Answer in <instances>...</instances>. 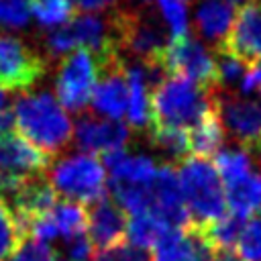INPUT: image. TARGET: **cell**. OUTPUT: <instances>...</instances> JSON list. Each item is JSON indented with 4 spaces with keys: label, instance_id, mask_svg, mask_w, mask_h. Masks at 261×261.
<instances>
[{
    "label": "cell",
    "instance_id": "obj_1",
    "mask_svg": "<svg viewBox=\"0 0 261 261\" xmlns=\"http://www.w3.org/2000/svg\"><path fill=\"white\" fill-rule=\"evenodd\" d=\"M216 90L179 75H165L151 90V126L194 128L214 110Z\"/></svg>",
    "mask_w": 261,
    "mask_h": 261
},
{
    "label": "cell",
    "instance_id": "obj_2",
    "mask_svg": "<svg viewBox=\"0 0 261 261\" xmlns=\"http://www.w3.org/2000/svg\"><path fill=\"white\" fill-rule=\"evenodd\" d=\"M16 128L49 157L63 151L73 137L71 118L49 92L20 94L12 106Z\"/></svg>",
    "mask_w": 261,
    "mask_h": 261
},
{
    "label": "cell",
    "instance_id": "obj_3",
    "mask_svg": "<svg viewBox=\"0 0 261 261\" xmlns=\"http://www.w3.org/2000/svg\"><path fill=\"white\" fill-rule=\"evenodd\" d=\"M184 200L188 210L198 224L214 222L226 216V196L224 184L220 181V173L216 165L202 157H188L179 163L177 169Z\"/></svg>",
    "mask_w": 261,
    "mask_h": 261
},
{
    "label": "cell",
    "instance_id": "obj_4",
    "mask_svg": "<svg viewBox=\"0 0 261 261\" xmlns=\"http://www.w3.org/2000/svg\"><path fill=\"white\" fill-rule=\"evenodd\" d=\"M47 179L57 192L77 204H94L106 198V167L90 153L67 155L47 169Z\"/></svg>",
    "mask_w": 261,
    "mask_h": 261
},
{
    "label": "cell",
    "instance_id": "obj_5",
    "mask_svg": "<svg viewBox=\"0 0 261 261\" xmlns=\"http://www.w3.org/2000/svg\"><path fill=\"white\" fill-rule=\"evenodd\" d=\"M100 75V59L88 49H77L63 57L55 75V98L65 110L80 112L92 102V92Z\"/></svg>",
    "mask_w": 261,
    "mask_h": 261
},
{
    "label": "cell",
    "instance_id": "obj_6",
    "mask_svg": "<svg viewBox=\"0 0 261 261\" xmlns=\"http://www.w3.org/2000/svg\"><path fill=\"white\" fill-rule=\"evenodd\" d=\"M51 157L14 133L0 137V198H8L31 177L45 175Z\"/></svg>",
    "mask_w": 261,
    "mask_h": 261
},
{
    "label": "cell",
    "instance_id": "obj_7",
    "mask_svg": "<svg viewBox=\"0 0 261 261\" xmlns=\"http://www.w3.org/2000/svg\"><path fill=\"white\" fill-rule=\"evenodd\" d=\"M157 65L165 75H179L190 82H196L208 90L218 88V71L216 57L208 51V47L192 37L169 41L167 49L159 57Z\"/></svg>",
    "mask_w": 261,
    "mask_h": 261
},
{
    "label": "cell",
    "instance_id": "obj_8",
    "mask_svg": "<svg viewBox=\"0 0 261 261\" xmlns=\"http://www.w3.org/2000/svg\"><path fill=\"white\" fill-rule=\"evenodd\" d=\"M118 49H126L143 63H157L167 49V37L159 22L139 12H118L112 18Z\"/></svg>",
    "mask_w": 261,
    "mask_h": 261
},
{
    "label": "cell",
    "instance_id": "obj_9",
    "mask_svg": "<svg viewBox=\"0 0 261 261\" xmlns=\"http://www.w3.org/2000/svg\"><path fill=\"white\" fill-rule=\"evenodd\" d=\"M214 110L224 130L232 135L243 149L249 153L261 151V102L245 96L216 94Z\"/></svg>",
    "mask_w": 261,
    "mask_h": 261
},
{
    "label": "cell",
    "instance_id": "obj_10",
    "mask_svg": "<svg viewBox=\"0 0 261 261\" xmlns=\"http://www.w3.org/2000/svg\"><path fill=\"white\" fill-rule=\"evenodd\" d=\"M45 73V61L14 35L0 33V88L29 90Z\"/></svg>",
    "mask_w": 261,
    "mask_h": 261
},
{
    "label": "cell",
    "instance_id": "obj_11",
    "mask_svg": "<svg viewBox=\"0 0 261 261\" xmlns=\"http://www.w3.org/2000/svg\"><path fill=\"white\" fill-rule=\"evenodd\" d=\"M94 112L108 120H118L128 110V75L120 53H114L100 61V75L92 92Z\"/></svg>",
    "mask_w": 261,
    "mask_h": 261
},
{
    "label": "cell",
    "instance_id": "obj_12",
    "mask_svg": "<svg viewBox=\"0 0 261 261\" xmlns=\"http://www.w3.org/2000/svg\"><path fill=\"white\" fill-rule=\"evenodd\" d=\"M151 214H155L169 228H188L194 218L184 200L177 169L173 165H161L151 184Z\"/></svg>",
    "mask_w": 261,
    "mask_h": 261
},
{
    "label": "cell",
    "instance_id": "obj_13",
    "mask_svg": "<svg viewBox=\"0 0 261 261\" xmlns=\"http://www.w3.org/2000/svg\"><path fill=\"white\" fill-rule=\"evenodd\" d=\"M216 249L202 224L169 228L153 247V261H214Z\"/></svg>",
    "mask_w": 261,
    "mask_h": 261
},
{
    "label": "cell",
    "instance_id": "obj_14",
    "mask_svg": "<svg viewBox=\"0 0 261 261\" xmlns=\"http://www.w3.org/2000/svg\"><path fill=\"white\" fill-rule=\"evenodd\" d=\"M130 139V128L120 120H104L98 116H84L73 130V143L82 153H110L124 149Z\"/></svg>",
    "mask_w": 261,
    "mask_h": 261
},
{
    "label": "cell",
    "instance_id": "obj_15",
    "mask_svg": "<svg viewBox=\"0 0 261 261\" xmlns=\"http://www.w3.org/2000/svg\"><path fill=\"white\" fill-rule=\"evenodd\" d=\"M220 51L245 63H261V4L249 2L239 10L232 31Z\"/></svg>",
    "mask_w": 261,
    "mask_h": 261
},
{
    "label": "cell",
    "instance_id": "obj_16",
    "mask_svg": "<svg viewBox=\"0 0 261 261\" xmlns=\"http://www.w3.org/2000/svg\"><path fill=\"white\" fill-rule=\"evenodd\" d=\"M126 222L124 210L108 196L94 202L88 210V234L98 249L120 243L126 237Z\"/></svg>",
    "mask_w": 261,
    "mask_h": 261
},
{
    "label": "cell",
    "instance_id": "obj_17",
    "mask_svg": "<svg viewBox=\"0 0 261 261\" xmlns=\"http://www.w3.org/2000/svg\"><path fill=\"white\" fill-rule=\"evenodd\" d=\"M102 163L110 173V186H151L159 169L151 157L128 155L124 149L106 153Z\"/></svg>",
    "mask_w": 261,
    "mask_h": 261
},
{
    "label": "cell",
    "instance_id": "obj_18",
    "mask_svg": "<svg viewBox=\"0 0 261 261\" xmlns=\"http://www.w3.org/2000/svg\"><path fill=\"white\" fill-rule=\"evenodd\" d=\"M234 18H237L234 8L226 0H202L196 6V14H194V22H196L198 33L206 41L216 43L218 49L228 39L232 24H234Z\"/></svg>",
    "mask_w": 261,
    "mask_h": 261
},
{
    "label": "cell",
    "instance_id": "obj_19",
    "mask_svg": "<svg viewBox=\"0 0 261 261\" xmlns=\"http://www.w3.org/2000/svg\"><path fill=\"white\" fill-rule=\"evenodd\" d=\"M226 206L232 214L245 218L261 210V173L251 169L249 173L224 184Z\"/></svg>",
    "mask_w": 261,
    "mask_h": 261
},
{
    "label": "cell",
    "instance_id": "obj_20",
    "mask_svg": "<svg viewBox=\"0 0 261 261\" xmlns=\"http://www.w3.org/2000/svg\"><path fill=\"white\" fill-rule=\"evenodd\" d=\"M224 126L220 118L216 116V110H212L202 122H198L190 133V147L194 157H214L224 143Z\"/></svg>",
    "mask_w": 261,
    "mask_h": 261
},
{
    "label": "cell",
    "instance_id": "obj_21",
    "mask_svg": "<svg viewBox=\"0 0 261 261\" xmlns=\"http://www.w3.org/2000/svg\"><path fill=\"white\" fill-rule=\"evenodd\" d=\"M149 143L165 153L171 161H186L192 153L190 147V133L184 128H169V126H149L147 130Z\"/></svg>",
    "mask_w": 261,
    "mask_h": 261
},
{
    "label": "cell",
    "instance_id": "obj_22",
    "mask_svg": "<svg viewBox=\"0 0 261 261\" xmlns=\"http://www.w3.org/2000/svg\"><path fill=\"white\" fill-rule=\"evenodd\" d=\"M169 230V226L165 222H161L155 214L151 212H141V214H133L126 222V237L133 241V245L143 247V249H151L157 245V241Z\"/></svg>",
    "mask_w": 261,
    "mask_h": 261
},
{
    "label": "cell",
    "instance_id": "obj_23",
    "mask_svg": "<svg viewBox=\"0 0 261 261\" xmlns=\"http://www.w3.org/2000/svg\"><path fill=\"white\" fill-rule=\"evenodd\" d=\"M51 218L57 226L59 237L63 239H69L88 230V210L77 202L59 200L51 210Z\"/></svg>",
    "mask_w": 261,
    "mask_h": 261
},
{
    "label": "cell",
    "instance_id": "obj_24",
    "mask_svg": "<svg viewBox=\"0 0 261 261\" xmlns=\"http://www.w3.org/2000/svg\"><path fill=\"white\" fill-rule=\"evenodd\" d=\"M214 163H216V169H218L220 177L224 179V184L232 181L253 169L251 153L243 147H222L214 155Z\"/></svg>",
    "mask_w": 261,
    "mask_h": 261
},
{
    "label": "cell",
    "instance_id": "obj_25",
    "mask_svg": "<svg viewBox=\"0 0 261 261\" xmlns=\"http://www.w3.org/2000/svg\"><path fill=\"white\" fill-rule=\"evenodd\" d=\"M155 4L171 41L190 37V16L186 0H155Z\"/></svg>",
    "mask_w": 261,
    "mask_h": 261
},
{
    "label": "cell",
    "instance_id": "obj_26",
    "mask_svg": "<svg viewBox=\"0 0 261 261\" xmlns=\"http://www.w3.org/2000/svg\"><path fill=\"white\" fill-rule=\"evenodd\" d=\"M31 14L43 27H63L71 20L73 2L71 0H27Z\"/></svg>",
    "mask_w": 261,
    "mask_h": 261
},
{
    "label": "cell",
    "instance_id": "obj_27",
    "mask_svg": "<svg viewBox=\"0 0 261 261\" xmlns=\"http://www.w3.org/2000/svg\"><path fill=\"white\" fill-rule=\"evenodd\" d=\"M210 243L214 245V249H234V245L239 243V237L243 232V218L237 216V214H226L214 222H208V224H202Z\"/></svg>",
    "mask_w": 261,
    "mask_h": 261
},
{
    "label": "cell",
    "instance_id": "obj_28",
    "mask_svg": "<svg viewBox=\"0 0 261 261\" xmlns=\"http://www.w3.org/2000/svg\"><path fill=\"white\" fill-rule=\"evenodd\" d=\"M24 234L18 226V220L4 198H0V261H6L16 247L22 243Z\"/></svg>",
    "mask_w": 261,
    "mask_h": 261
},
{
    "label": "cell",
    "instance_id": "obj_29",
    "mask_svg": "<svg viewBox=\"0 0 261 261\" xmlns=\"http://www.w3.org/2000/svg\"><path fill=\"white\" fill-rule=\"evenodd\" d=\"M92 261H153V253L133 243H116L106 249H98Z\"/></svg>",
    "mask_w": 261,
    "mask_h": 261
},
{
    "label": "cell",
    "instance_id": "obj_30",
    "mask_svg": "<svg viewBox=\"0 0 261 261\" xmlns=\"http://www.w3.org/2000/svg\"><path fill=\"white\" fill-rule=\"evenodd\" d=\"M237 249L245 261H261V216L245 222Z\"/></svg>",
    "mask_w": 261,
    "mask_h": 261
},
{
    "label": "cell",
    "instance_id": "obj_31",
    "mask_svg": "<svg viewBox=\"0 0 261 261\" xmlns=\"http://www.w3.org/2000/svg\"><path fill=\"white\" fill-rule=\"evenodd\" d=\"M251 63H245L243 59L230 55V53H222L216 59V71H218V86H241L247 69Z\"/></svg>",
    "mask_w": 261,
    "mask_h": 261
},
{
    "label": "cell",
    "instance_id": "obj_32",
    "mask_svg": "<svg viewBox=\"0 0 261 261\" xmlns=\"http://www.w3.org/2000/svg\"><path fill=\"white\" fill-rule=\"evenodd\" d=\"M6 261H57V255L47 243H41L33 237H24Z\"/></svg>",
    "mask_w": 261,
    "mask_h": 261
},
{
    "label": "cell",
    "instance_id": "obj_33",
    "mask_svg": "<svg viewBox=\"0 0 261 261\" xmlns=\"http://www.w3.org/2000/svg\"><path fill=\"white\" fill-rule=\"evenodd\" d=\"M31 20V8L27 0H0V27L24 29Z\"/></svg>",
    "mask_w": 261,
    "mask_h": 261
},
{
    "label": "cell",
    "instance_id": "obj_34",
    "mask_svg": "<svg viewBox=\"0 0 261 261\" xmlns=\"http://www.w3.org/2000/svg\"><path fill=\"white\" fill-rule=\"evenodd\" d=\"M59 255H63L67 261H92L94 257V243L90 239V234L82 232L69 239H63L61 251H57Z\"/></svg>",
    "mask_w": 261,
    "mask_h": 261
},
{
    "label": "cell",
    "instance_id": "obj_35",
    "mask_svg": "<svg viewBox=\"0 0 261 261\" xmlns=\"http://www.w3.org/2000/svg\"><path fill=\"white\" fill-rule=\"evenodd\" d=\"M73 6H77L84 14H96L114 4V0H71Z\"/></svg>",
    "mask_w": 261,
    "mask_h": 261
},
{
    "label": "cell",
    "instance_id": "obj_36",
    "mask_svg": "<svg viewBox=\"0 0 261 261\" xmlns=\"http://www.w3.org/2000/svg\"><path fill=\"white\" fill-rule=\"evenodd\" d=\"M14 128V112L12 110H0V137L10 135Z\"/></svg>",
    "mask_w": 261,
    "mask_h": 261
},
{
    "label": "cell",
    "instance_id": "obj_37",
    "mask_svg": "<svg viewBox=\"0 0 261 261\" xmlns=\"http://www.w3.org/2000/svg\"><path fill=\"white\" fill-rule=\"evenodd\" d=\"M214 261H245L237 249H218Z\"/></svg>",
    "mask_w": 261,
    "mask_h": 261
},
{
    "label": "cell",
    "instance_id": "obj_38",
    "mask_svg": "<svg viewBox=\"0 0 261 261\" xmlns=\"http://www.w3.org/2000/svg\"><path fill=\"white\" fill-rule=\"evenodd\" d=\"M0 110H8V94L4 88H0Z\"/></svg>",
    "mask_w": 261,
    "mask_h": 261
},
{
    "label": "cell",
    "instance_id": "obj_39",
    "mask_svg": "<svg viewBox=\"0 0 261 261\" xmlns=\"http://www.w3.org/2000/svg\"><path fill=\"white\" fill-rule=\"evenodd\" d=\"M257 92L261 94V63H259V88H257Z\"/></svg>",
    "mask_w": 261,
    "mask_h": 261
},
{
    "label": "cell",
    "instance_id": "obj_40",
    "mask_svg": "<svg viewBox=\"0 0 261 261\" xmlns=\"http://www.w3.org/2000/svg\"><path fill=\"white\" fill-rule=\"evenodd\" d=\"M186 2H188V0H186Z\"/></svg>",
    "mask_w": 261,
    "mask_h": 261
},
{
    "label": "cell",
    "instance_id": "obj_41",
    "mask_svg": "<svg viewBox=\"0 0 261 261\" xmlns=\"http://www.w3.org/2000/svg\"><path fill=\"white\" fill-rule=\"evenodd\" d=\"M259 153H261V151H259Z\"/></svg>",
    "mask_w": 261,
    "mask_h": 261
}]
</instances>
